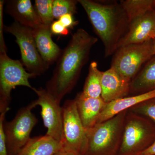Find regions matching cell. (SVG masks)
Returning a JSON list of instances; mask_svg holds the SVG:
<instances>
[{"label":"cell","instance_id":"1","mask_svg":"<svg viewBox=\"0 0 155 155\" xmlns=\"http://www.w3.org/2000/svg\"><path fill=\"white\" fill-rule=\"evenodd\" d=\"M97 41L96 37L79 28L62 51L45 88L59 102L75 86L82 68L88 61L92 48Z\"/></svg>","mask_w":155,"mask_h":155},{"label":"cell","instance_id":"2","mask_svg":"<svg viewBox=\"0 0 155 155\" xmlns=\"http://www.w3.org/2000/svg\"><path fill=\"white\" fill-rule=\"evenodd\" d=\"M104 47V57L114 54L129 28L128 17L120 2L78 0Z\"/></svg>","mask_w":155,"mask_h":155},{"label":"cell","instance_id":"3","mask_svg":"<svg viewBox=\"0 0 155 155\" xmlns=\"http://www.w3.org/2000/svg\"><path fill=\"white\" fill-rule=\"evenodd\" d=\"M127 111L86 130L83 155H118Z\"/></svg>","mask_w":155,"mask_h":155},{"label":"cell","instance_id":"4","mask_svg":"<svg viewBox=\"0 0 155 155\" xmlns=\"http://www.w3.org/2000/svg\"><path fill=\"white\" fill-rule=\"evenodd\" d=\"M155 140V124L127 110L118 155H139Z\"/></svg>","mask_w":155,"mask_h":155},{"label":"cell","instance_id":"5","mask_svg":"<svg viewBox=\"0 0 155 155\" xmlns=\"http://www.w3.org/2000/svg\"><path fill=\"white\" fill-rule=\"evenodd\" d=\"M20 61L9 58L6 51L0 52V112L10 110L11 91L17 86L27 87L33 90L29 79L36 75L26 72Z\"/></svg>","mask_w":155,"mask_h":155},{"label":"cell","instance_id":"6","mask_svg":"<svg viewBox=\"0 0 155 155\" xmlns=\"http://www.w3.org/2000/svg\"><path fill=\"white\" fill-rule=\"evenodd\" d=\"M154 56L152 39L141 43L119 48L114 54L111 67L131 82L140 70Z\"/></svg>","mask_w":155,"mask_h":155},{"label":"cell","instance_id":"7","mask_svg":"<svg viewBox=\"0 0 155 155\" xmlns=\"http://www.w3.org/2000/svg\"><path fill=\"white\" fill-rule=\"evenodd\" d=\"M35 107L32 102L20 109L12 121L4 122L8 155H17L31 138V132L38 121L31 113V110Z\"/></svg>","mask_w":155,"mask_h":155},{"label":"cell","instance_id":"8","mask_svg":"<svg viewBox=\"0 0 155 155\" xmlns=\"http://www.w3.org/2000/svg\"><path fill=\"white\" fill-rule=\"evenodd\" d=\"M63 112V149L83 155L87 145L86 130L81 123L75 99L67 100Z\"/></svg>","mask_w":155,"mask_h":155},{"label":"cell","instance_id":"9","mask_svg":"<svg viewBox=\"0 0 155 155\" xmlns=\"http://www.w3.org/2000/svg\"><path fill=\"white\" fill-rule=\"evenodd\" d=\"M5 30L16 38L21 52L22 64L28 72L37 76L47 71L49 67L38 52L32 28L15 21L11 25L5 26Z\"/></svg>","mask_w":155,"mask_h":155},{"label":"cell","instance_id":"10","mask_svg":"<svg viewBox=\"0 0 155 155\" xmlns=\"http://www.w3.org/2000/svg\"><path fill=\"white\" fill-rule=\"evenodd\" d=\"M33 91L38 97L37 100L33 101L34 104L35 106L41 107V114L45 126L48 129L46 134L62 143L63 112L61 103L46 89L34 88Z\"/></svg>","mask_w":155,"mask_h":155},{"label":"cell","instance_id":"11","mask_svg":"<svg viewBox=\"0 0 155 155\" xmlns=\"http://www.w3.org/2000/svg\"><path fill=\"white\" fill-rule=\"evenodd\" d=\"M155 28V9L153 8L129 23L128 31L119 43L118 48L149 40L150 35Z\"/></svg>","mask_w":155,"mask_h":155},{"label":"cell","instance_id":"12","mask_svg":"<svg viewBox=\"0 0 155 155\" xmlns=\"http://www.w3.org/2000/svg\"><path fill=\"white\" fill-rule=\"evenodd\" d=\"M130 81L111 67L103 72L101 97L107 104L112 101L127 97L130 92Z\"/></svg>","mask_w":155,"mask_h":155},{"label":"cell","instance_id":"13","mask_svg":"<svg viewBox=\"0 0 155 155\" xmlns=\"http://www.w3.org/2000/svg\"><path fill=\"white\" fill-rule=\"evenodd\" d=\"M81 123L85 130L97 124L99 117L107 103L101 97L93 98L79 93L75 98Z\"/></svg>","mask_w":155,"mask_h":155},{"label":"cell","instance_id":"14","mask_svg":"<svg viewBox=\"0 0 155 155\" xmlns=\"http://www.w3.org/2000/svg\"><path fill=\"white\" fill-rule=\"evenodd\" d=\"M50 27L41 24L32 29L38 52L48 67L58 60L62 51L52 39Z\"/></svg>","mask_w":155,"mask_h":155},{"label":"cell","instance_id":"15","mask_svg":"<svg viewBox=\"0 0 155 155\" xmlns=\"http://www.w3.org/2000/svg\"><path fill=\"white\" fill-rule=\"evenodd\" d=\"M6 12L19 24L34 29L42 24L30 0H12L7 2Z\"/></svg>","mask_w":155,"mask_h":155},{"label":"cell","instance_id":"16","mask_svg":"<svg viewBox=\"0 0 155 155\" xmlns=\"http://www.w3.org/2000/svg\"><path fill=\"white\" fill-rule=\"evenodd\" d=\"M155 97V90L146 93L121 98L107 104L99 117L97 124L105 122L146 100Z\"/></svg>","mask_w":155,"mask_h":155},{"label":"cell","instance_id":"17","mask_svg":"<svg viewBox=\"0 0 155 155\" xmlns=\"http://www.w3.org/2000/svg\"><path fill=\"white\" fill-rule=\"evenodd\" d=\"M155 90V56L142 67L130 82L129 94L137 95Z\"/></svg>","mask_w":155,"mask_h":155},{"label":"cell","instance_id":"18","mask_svg":"<svg viewBox=\"0 0 155 155\" xmlns=\"http://www.w3.org/2000/svg\"><path fill=\"white\" fill-rule=\"evenodd\" d=\"M63 148L61 143L46 134L31 138L16 155H55Z\"/></svg>","mask_w":155,"mask_h":155},{"label":"cell","instance_id":"19","mask_svg":"<svg viewBox=\"0 0 155 155\" xmlns=\"http://www.w3.org/2000/svg\"><path fill=\"white\" fill-rule=\"evenodd\" d=\"M103 74V72L98 69L96 62L93 61L91 63L89 67L88 75L82 92L84 96L93 98L101 97Z\"/></svg>","mask_w":155,"mask_h":155},{"label":"cell","instance_id":"20","mask_svg":"<svg viewBox=\"0 0 155 155\" xmlns=\"http://www.w3.org/2000/svg\"><path fill=\"white\" fill-rule=\"evenodd\" d=\"M128 17L129 23L154 8L155 0H125L120 2Z\"/></svg>","mask_w":155,"mask_h":155},{"label":"cell","instance_id":"21","mask_svg":"<svg viewBox=\"0 0 155 155\" xmlns=\"http://www.w3.org/2000/svg\"><path fill=\"white\" fill-rule=\"evenodd\" d=\"M54 0H35L34 8L42 24L51 26L54 22L53 3Z\"/></svg>","mask_w":155,"mask_h":155},{"label":"cell","instance_id":"22","mask_svg":"<svg viewBox=\"0 0 155 155\" xmlns=\"http://www.w3.org/2000/svg\"><path fill=\"white\" fill-rule=\"evenodd\" d=\"M78 1L73 0H54L53 3V15L54 19H59L67 14L72 15L76 12Z\"/></svg>","mask_w":155,"mask_h":155},{"label":"cell","instance_id":"23","mask_svg":"<svg viewBox=\"0 0 155 155\" xmlns=\"http://www.w3.org/2000/svg\"><path fill=\"white\" fill-rule=\"evenodd\" d=\"M128 110L145 117L155 125V97L139 103Z\"/></svg>","mask_w":155,"mask_h":155},{"label":"cell","instance_id":"24","mask_svg":"<svg viewBox=\"0 0 155 155\" xmlns=\"http://www.w3.org/2000/svg\"><path fill=\"white\" fill-rule=\"evenodd\" d=\"M8 110L1 113L0 116V155H8L6 145V139L4 124L6 113Z\"/></svg>","mask_w":155,"mask_h":155},{"label":"cell","instance_id":"25","mask_svg":"<svg viewBox=\"0 0 155 155\" xmlns=\"http://www.w3.org/2000/svg\"><path fill=\"white\" fill-rule=\"evenodd\" d=\"M52 34L59 35H67L69 34V30L66 28L59 20L54 21L50 27Z\"/></svg>","mask_w":155,"mask_h":155},{"label":"cell","instance_id":"26","mask_svg":"<svg viewBox=\"0 0 155 155\" xmlns=\"http://www.w3.org/2000/svg\"><path fill=\"white\" fill-rule=\"evenodd\" d=\"M4 1L0 2V51H6V47L4 38H3V10Z\"/></svg>","mask_w":155,"mask_h":155},{"label":"cell","instance_id":"27","mask_svg":"<svg viewBox=\"0 0 155 155\" xmlns=\"http://www.w3.org/2000/svg\"><path fill=\"white\" fill-rule=\"evenodd\" d=\"M61 23L66 28H72L77 24V21H75L73 17V15L71 14H67L60 17L58 19Z\"/></svg>","mask_w":155,"mask_h":155},{"label":"cell","instance_id":"28","mask_svg":"<svg viewBox=\"0 0 155 155\" xmlns=\"http://www.w3.org/2000/svg\"><path fill=\"white\" fill-rule=\"evenodd\" d=\"M139 155H155V140L150 146Z\"/></svg>","mask_w":155,"mask_h":155},{"label":"cell","instance_id":"29","mask_svg":"<svg viewBox=\"0 0 155 155\" xmlns=\"http://www.w3.org/2000/svg\"><path fill=\"white\" fill-rule=\"evenodd\" d=\"M55 155H78L75 154L73 153L67 151L64 149H62L59 151Z\"/></svg>","mask_w":155,"mask_h":155},{"label":"cell","instance_id":"30","mask_svg":"<svg viewBox=\"0 0 155 155\" xmlns=\"http://www.w3.org/2000/svg\"><path fill=\"white\" fill-rule=\"evenodd\" d=\"M152 49L154 56H155V38L152 39Z\"/></svg>","mask_w":155,"mask_h":155},{"label":"cell","instance_id":"31","mask_svg":"<svg viewBox=\"0 0 155 155\" xmlns=\"http://www.w3.org/2000/svg\"><path fill=\"white\" fill-rule=\"evenodd\" d=\"M150 38H155V28L152 31L150 35Z\"/></svg>","mask_w":155,"mask_h":155},{"label":"cell","instance_id":"32","mask_svg":"<svg viewBox=\"0 0 155 155\" xmlns=\"http://www.w3.org/2000/svg\"><path fill=\"white\" fill-rule=\"evenodd\" d=\"M154 8L155 9V7H154Z\"/></svg>","mask_w":155,"mask_h":155}]
</instances>
